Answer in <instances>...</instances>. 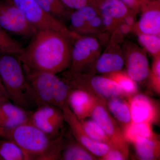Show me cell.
Segmentation results:
<instances>
[{"instance_id": "cell-15", "label": "cell", "mask_w": 160, "mask_h": 160, "mask_svg": "<svg viewBox=\"0 0 160 160\" xmlns=\"http://www.w3.org/2000/svg\"><path fill=\"white\" fill-rule=\"evenodd\" d=\"M125 65L123 51L116 43L109 44L106 50L101 53L95 65L94 71L106 75L121 71Z\"/></svg>"}, {"instance_id": "cell-13", "label": "cell", "mask_w": 160, "mask_h": 160, "mask_svg": "<svg viewBox=\"0 0 160 160\" xmlns=\"http://www.w3.org/2000/svg\"><path fill=\"white\" fill-rule=\"evenodd\" d=\"M127 74L136 82H144L150 73L149 61L145 50L134 44H129L123 53Z\"/></svg>"}, {"instance_id": "cell-29", "label": "cell", "mask_w": 160, "mask_h": 160, "mask_svg": "<svg viewBox=\"0 0 160 160\" xmlns=\"http://www.w3.org/2000/svg\"><path fill=\"white\" fill-rule=\"evenodd\" d=\"M140 44L153 57L160 55V38L157 35L145 34L138 32Z\"/></svg>"}, {"instance_id": "cell-23", "label": "cell", "mask_w": 160, "mask_h": 160, "mask_svg": "<svg viewBox=\"0 0 160 160\" xmlns=\"http://www.w3.org/2000/svg\"><path fill=\"white\" fill-rule=\"evenodd\" d=\"M151 124L147 122H131L122 129L124 138L128 143H132L138 138L158 137L152 129Z\"/></svg>"}, {"instance_id": "cell-36", "label": "cell", "mask_w": 160, "mask_h": 160, "mask_svg": "<svg viewBox=\"0 0 160 160\" xmlns=\"http://www.w3.org/2000/svg\"><path fill=\"white\" fill-rule=\"evenodd\" d=\"M8 100H9V96L0 78V103Z\"/></svg>"}, {"instance_id": "cell-21", "label": "cell", "mask_w": 160, "mask_h": 160, "mask_svg": "<svg viewBox=\"0 0 160 160\" xmlns=\"http://www.w3.org/2000/svg\"><path fill=\"white\" fill-rule=\"evenodd\" d=\"M98 8L101 15L109 17L120 23L128 15L134 12L122 0H101Z\"/></svg>"}, {"instance_id": "cell-34", "label": "cell", "mask_w": 160, "mask_h": 160, "mask_svg": "<svg viewBox=\"0 0 160 160\" xmlns=\"http://www.w3.org/2000/svg\"><path fill=\"white\" fill-rule=\"evenodd\" d=\"M101 16L102 17L103 26H104V29L105 30L112 31V30H115L116 29L118 28V26L121 23L114 19L109 17L101 15Z\"/></svg>"}, {"instance_id": "cell-19", "label": "cell", "mask_w": 160, "mask_h": 160, "mask_svg": "<svg viewBox=\"0 0 160 160\" xmlns=\"http://www.w3.org/2000/svg\"><path fill=\"white\" fill-rule=\"evenodd\" d=\"M137 156L140 160H156L160 158L159 137L138 138L132 143Z\"/></svg>"}, {"instance_id": "cell-27", "label": "cell", "mask_w": 160, "mask_h": 160, "mask_svg": "<svg viewBox=\"0 0 160 160\" xmlns=\"http://www.w3.org/2000/svg\"><path fill=\"white\" fill-rule=\"evenodd\" d=\"M80 121L85 132L92 140L115 148L106 132L93 119L87 120L86 118Z\"/></svg>"}, {"instance_id": "cell-32", "label": "cell", "mask_w": 160, "mask_h": 160, "mask_svg": "<svg viewBox=\"0 0 160 160\" xmlns=\"http://www.w3.org/2000/svg\"><path fill=\"white\" fill-rule=\"evenodd\" d=\"M67 8L77 9L87 6L98 7L101 0H61Z\"/></svg>"}, {"instance_id": "cell-37", "label": "cell", "mask_w": 160, "mask_h": 160, "mask_svg": "<svg viewBox=\"0 0 160 160\" xmlns=\"http://www.w3.org/2000/svg\"><path fill=\"white\" fill-rule=\"evenodd\" d=\"M158 1H160V0H158Z\"/></svg>"}, {"instance_id": "cell-14", "label": "cell", "mask_w": 160, "mask_h": 160, "mask_svg": "<svg viewBox=\"0 0 160 160\" xmlns=\"http://www.w3.org/2000/svg\"><path fill=\"white\" fill-rule=\"evenodd\" d=\"M62 110L65 122L69 125L72 135L79 143L97 158L102 157L107 153L111 146L95 142L89 138L83 129L80 120L70 110L68 104L63 107Z\"/></svg>"}, {"instance_id": "cell-4", "label": "cell", "mask_w": 160, "mask_h": 160, "mask_svg": "<svg viewBox=\"0 0 160 160\" xmlns=\"http://www.w3.org/2000/svg\"><path fill=\"white\" fill-rule=\"evenodd\" d=\"M0 78L9 96L16 105L27 109V82L22 63L18 56L0 53Z\"/></svg>"}, {"instance_id": "cell-9", "label": "cell", "mask_w": 160, "mask_h": 160, "mask_svg": "<svg viewBox=\"0 0 160 160\" xmlns=\"http://www.w3.org/2000/svg\"><path fill=\"white\" fill-rule=\"evenodd\" d=\"M0 26L8 32L25 38H31L37 32L16 6L5 0H0Z\"/></svg>"}, {"instance_id": "cell-10", "label": "cell", "mask_w": 160, "mask_h": 160, "mask_svg": "<svg viewBox=\"0 0 160 160\" xmlns=\"http://www.w3.org/2000/svg\"><path fill=\"white\" fill-rule=\"evenodd\" d=\"M65 122L62 109L53 105H46L37 107L32 111L30 124L52 138L62 134Z\"/></svg>"}, {"instance_id": "cell-20", "label": "cell", "mask_w": 160, "mask_h": 160, "mask_svg": "<svg viewBox=\"0 0 160 160\" xmlns=\"http://www.w3.org/2000/svg\"><path fill=\"white\" fill-rule=\"evenodd\" d=\"M123 98L114 97L106 101L108 110L118 124H120L122 129L132 122L129 102Z\"/></svg>"}, {"instance_id": "cell-30", "label": "cell", "mask_w": 160, "mask_h": 160, "mask_svg": "<svg viewBox=\"0 0 160 160\" xmlns=\"http://www.w3.org/2000/svg\"><path fill=\"white\" fill-rule=\"evenodd\" d=\"M152 89L157 93L160 94V55L154 57L151 70L149 77Z\"/></svg>"}, {"instance_id": "cell-11", "label": "cell", "mask_w": 160, "mask_h": 160, "mask_svg": "<svg viewBox=\"0 0 160 160\" xmlns=\"http://www.w3.org/2000/svg\"><path fill=\"white\" fill-rule=\"evenodd\" d=\"M132 122H158L159 108L154 100L143 94H136L128 98Z\"/></svg>"}, {"instance_id": "cell-18", "label": "cell", "mask_w": 160, "mask_h": 160, "mask_svg": "<svg viewBox=\"0 0 160 160\" xmlns=\"http://www.w3.org/2000/svg\"><path fill=\"white\" fill-rule=\"evenodd\" d=\"M97 6H87L76 9L69 15L70 31L78 35H85L88 23L92 19L99 14Z\"/></svg>"}, {"instance_id": "cell-35", "label": "cell", "mask_w": 160, "mask_h": 160, "mask_svg": "<svg viewBox=\"0 0 160 160\" xmlns=\"http://www.w3.org/2000/svg\"><path fill=\"white\" fill-rule=\"evenodd\" d=\"M133 12L141 10L144 4L150 0H122Z\"/></svg>"}, {"instance_id": "cell-3", "label": "cell", "mask_w": 160, "mask_h": 160, "mask_svg": "<svg viewBox=\"0 0 160 160\" xmlns=\"http://www.w3.org/2000/svg\"><path fill=\"white\" fill-rule=\"evenodd\" d=\"M24 72L27 82L26 94L29 105L32 103L37 107L53 105L62 109L67 104L71 88L56 74L41 72Z\"/></svg>"}, {"instance_id": "cell-17", "label": "cell", "mask_w": 160, "mask_h": 160, "mask_svg": "<svg viewBox=\"0 0 160 160\" xmlns=\"http://www.w3.org/2000/svg\"><path fill=\"white\" fill-rule=\"evenodd\" d=\"M98 98L83 90L72 88L67 104L79 120L84 119L91 116Z\"/></svg>"}, {"instance_id": "cell-22", "label": "cell", "mask_w": 160, "mask_h": 160, "mask_svg": "<svg viewBox=\"0 0 160 160\" xmlns=\"http://www.w3.org/2000/svg\"><path fill=\"white\" fill-rule=\"evenodd\" d=\"M62 160H96L98 158L90 152L76 140H65L60 154Z\"/></svg>"}, {"instance_id": "cell-7", "label": "cell", "mask_w": 160, "mask_h": 160, "mask_svg": "<svg viewBox=\"0 0 160 160\" xmlns=\"http://www.w3.org/2000/svg\"><path fill=\"white\" fill-rule=\"evenodd\" d=\"M12 3L19 9L24 17L37 31L53 30L61 31L77 37L62 23L46 13L35 0H6Z\"/></svg>"}, {"instance_id": "cell-6", "label": "cell", "mask_w": 160, "mask_h": 160, "mask_svg": "<svg viewBox=\"0 0 160 160\" xmlns=\"http://www.w3.org/2000/svg\"><path fill=\"white\" fill-rule=\"evenodd\" d=\"M101 53V45L96 38L79 36L72 44L69 70L94 73L95 65Z\"/></svg>"}, {"instance_id": "cell-2", "label": "cell", "mask_w": 160, "mask_h": 160, "mask_svg": "<svg viewBox=\"0 0 160 160\" xmlns=\"http://www.w3.org/2000/svg\"><path fill=\"white\" fill-rule=\"evenodd\" d=\"M62 133L52 138L27 123L9 132L2 138L14 142L29 155L30 160H60L65 142Z\"/></svg>"}, {"instance_id": "cell-8", "label": "cell", "mask_w": 160, "mask_h": 160, "mask_svg": "<svg viewBox=\"0 0 160 160\" xmlns=\"http://www.w3.org/2000/svg\"><path fill=\"white\" fill-rule=\"evenodd\" d=\"M106 101L105 99L98 98L90 117L101 126L115 148L129 155L128 143L124 138L122 129L109 112Z\"/></svg>"}, {"instance_id": "cell-12", "label": "cell", "mask_w": 160, "mask_h": 160, "mask_svg": "<svg viewBox=\"0 0 160 160\" xmlns=\"http://www.w3.org/2000/svg\"><path fill=\"white\" fill-rule=\"evenodd\" d=\"M32 111L16 105L10 100L0 103V138L19 126L30 122Z\"/></svg>"}, {"instance_id": "cell-28", "label": "cell", "mask_w": 160, "mask_h": 160, "mask_svg": "<svg viewBox=\"0 0 160 160\" xmlns=\"http://www.w3.org/2000/svg\"><path fill=\"white\" fill-rule=\"evenodd\" d=\"M23 48L19 42L15 40L0 26V53H7L19 56Z\"/></svg>"}, {"instance_id": "cell-25", "label": "cell", "mask_w": 160, "mask_h": 160, "mask_svg": "<svg viewBox=\"0 0 160 160\" xmlns=\"http://www.w3.org/2000/svg\"><path fill=\"white\" fill-rule=\"evenodd\" d=\"M46 13L61 22L69 18L71 12L61 0H35Z\"/></svg>"}, {"instance_id": "cell-1", "label": "cell", "mask_w": 160, "mask_h": 160, "mask_svg": "<svg viewBox=\"0 0 160 160\" xmlns=\"http://www.w3.org/2000/svg\"><path fill=\"white\" fill-rule=\"evenodd\" d=\"M78 37L53 30L37 32L18 56L24 70L57 74L70 66L72 43Z\"/></svg>"}, {"instance_id": "cell-24", "label": "cell", "mask_w": 160, "mask_h": 160, "mask_svg": "<svg viewBox=\"0 0 160 160\" xmlns=\"http://www.w3.org/2000/svg\"><path fill=\"white\" fill-rule=\"evenodd\" d=\"M0 160H30L27 153L11 140L0 138Z\"/></svg>"}, {"instance_id": "cell-31", "label": "cell", "mask_w": 160, "mask_h": 160, "mask_svg": "<svg viewBox=\"0 0 160 160\" xmlns=\"http://www.w3.org/2000/svg\"><path fill=\"white\" fill-rule=\"evenodd\" d=\"M104 29L102 17L100 13L90 20L85 32V35L90 36L102 32Z\"/></svg>"}, {"instance_id": "cell-33", "label": "cell", "mask_w": 160, "mask_h": 160, "mask_svg": "<svg viewBox=\"0 0 160 160\" xmlns=\"http://www.w3.org/2000/svg\"><path fill=\"white\" fill-rule=\"evenodd\" d=\"M129 155L117 148L111 147L106 154L99 158L102 160H125L128 159Z\"/></svg>"}, {"instance_id": "cell-16", "label": "cell", "mask_w": 160, "mask_h": 160, "mask_svg": "<svg viewBox=\"0 0 160 160\" xmlns=\"http://www.w3.org/2000/svg\"><path fill=\"white\" fill-rule=\"evenodd\" d=\"M138 22L135 26L137 33L160 34V1H149L143 5Z\"/></svg>"}, {"instance_id": "cell-5", "label": "cell", "mask_w": 160, "mask_h": 160, "mask_svg": "<svg viewBox=\"0 0 160 160\" xmlns=\"http://www.w3.org/2000/svg\"><path fill=\"white\" fill-rule=\"evenodd\" d=\"M62 73V79L72 89H80L96 97L106 100L125 97L118 84L105 76L76 72L69 69Z\"/></svg>"}, {"instance_id": "cell-26", "label": "cell", "mask_w": 160, "mask_h": 160, "mask_svg": "<svg viewBox=\"0 0 160 160\" xmlns=\"http://www.w3.org/2000/svg\"><path fill=\"white\" fill-rule=\"evenodd\" d=\"M114 81L119 86L126 97L129 98L138 92L136 82L132 79L126 72L121 71L104 75Z\"/></svg>"}]
</instances>
